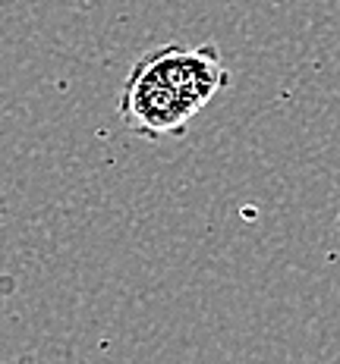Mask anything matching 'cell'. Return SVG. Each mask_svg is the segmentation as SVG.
<instances>
[{"label":"cell","instance_id":"6da1fadb","mask_svg":"<svg viewBox=\"0 0 340 364\" xmlns=\"http://www.w3.org/2000/svg\"><path fill=\"white\" fill-rule=\"evenodd\" d=\"M227 85L230 70L215 44H161L133 63L117 113L139 139H180Z\"/></svg>","mask_w":340,"mask_h":364},{"label":"cell","instance_id":"7a4b0ae2","mask_svg":"<svg viewBox=\"0 0 340 364\" xmlns=\"http://www.w3.org/2000/svg\"><path fill=\"white\" fill-rule=\"evenodd\" d=\"M337 223H340V217H337Z\"/></svg>","mask_w":340,"mask_h":364}]
</instances>
